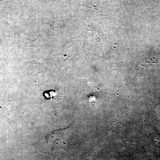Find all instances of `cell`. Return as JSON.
<instances>
[{
    "label": "cell",
    "mask_w": 160,
    "mask_h": 160,
    "mask_svg": "<svg viewBox=\"0 0 160 160\" xmlns=\"http://www.w3.org/2000/svg\"><path fill=\"white\" fill-rule=\"evenodd\" d=\"M64 130H59L52 132L46 138L47 143L53 148L54 146H61L64 144L65 132Z\"/></svg>",
    "instance_id": "obj_1"
},
{
    "label": "cell",
    "mask_w": 160,
    "mask_h": 160,
    "mask_svg": "<svg viewBox=\"0 0 160 160\" xmlns=\"http://www.w3.org/2000/svg\"><path fill=\"white\" fill-rule=\"evenodd\" d=\"M160 61V54L153 52L149 55L146 59V62L148 63H156Z\"/></svg>",
    "instance_id": "obj_2"
}]
</instances>
